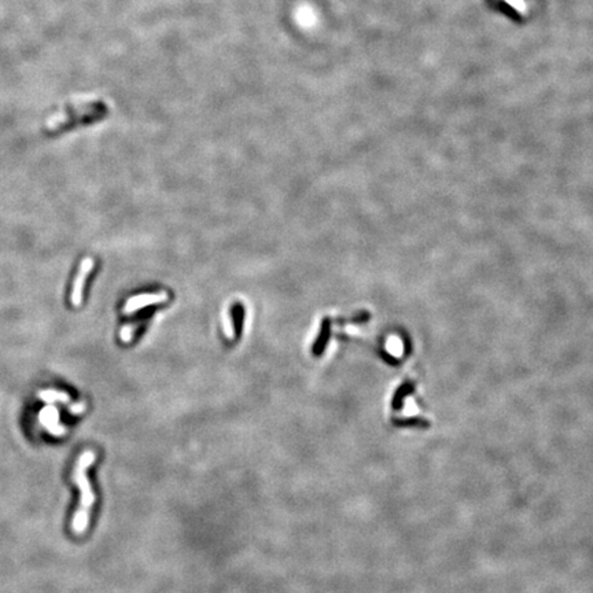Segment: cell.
Instances as JSON below:
<instances>
[{
    "label": "cell",
    "mask_w": 593,
    "mask_h": 593,
    "mask_svg": "<svg viewBox=\"0 0 593 593\" xmlns=\"http://www.w3.org/2000/svg\"><path fill=\"white\" fill-rule=\"evenodd\" d=\"M95 462V453L91 451L84 452L79 459V462L74 467L73 479L76 485L80 488L81 500L80 508L76 512L73 519V531L76 534H83L87 530V526L90 523V512H91L92 504L95 501L94 492L90 485V479L87 478V470L91 467L92 463Z\"/></svg>",
    "instance_id": "1"
},
{
    "label": "cell",
    "mask_w": 593,
    "mask_h": 593,
    "mask_svg": "<svg viewBox=\"0 0 593 593\" xmlns=\"http://www.w3.org/2000/svg\"><path fill=\"white\" fill-rule=\"evenodd\" d=\"M107 114L106 104L100 100H86V102L74 103L73 106L59 111L47 122V128L51 131L61 129L79 121L98 120Z\"/></svg>",
    "instance_id": "2"
},
{
    "label": "cell",
    "mask_w": 593,
    "mask_h": 593,
    "mask_svg": "<svg viewBox=\"0 0 593 593\" xmlns=\"http://www.w3.org/2000/svg\"><path fill=\"white\" fill-rule=\"evenodd\" d=\"M168 299V294L166 293H158V294H143V296H136L129 298L126 301L125 306H124V313L131 314L133 312H136L139 309H143L148 306V305H154V303L165 302Z\"/></svg>",
    "instance_id": "3"
},
{
    "label": "cell",
    "mask_w": 593,
    "mask_h": 593,
    "mask_svg": "<svg viewBox=\"0 0 593 593\" xmlns=\"http://www.w3.org/2000/svg\"><path fill=\"white\" fill-rule=\"evenodd\" d=\"M94 268V260L92 258H84L83 263L80 265V271L76 276L73 285V291H72V303L74 306H80L81 299H83V289H84V283L88 274L91 272Z\"/></svg>",
    "instance_id": "4"
},
{
    "label": "cell",
    "mask_w": 593,
    "mask_h": 593,
    "mask_svg": "<svg viewBox=\"0 0 593 593\" xmlns=\"http://www.w3.org/2000/svg\"><path fill=\"white\" fill-rule=\"evenodd\" d=\"M39 397H40L41 399H44V401H47V402H55V401H59V402H69L70 401V397H69V394L63 393V392H58V390H43V392H39Z\"/></svg>",
    "instance_id": "5"
}]
</instances>
